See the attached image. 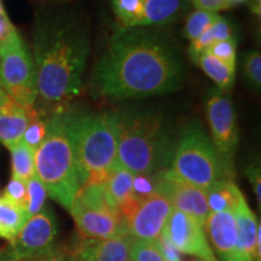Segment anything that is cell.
I'll return each instance as SVG.
<instances>
[{
  "label": "cell",
  "mask_w": 261,
  "mask_h": 261,
  "mask_svg": "<svg viewBox=\"0 0 261 261\" xmlns=\"http://www.w3.org/2000/svg\"><path fill=\"white\" fill-rule=\"evenodd\" d=\"M182 63L166 35L148 29L119 28L98 61L92 86L98 96L129 99L177 91Z\"/></svg>",
  "instance_id": "cell-1"
},
{
  "label": "cell",
  "mask_w": 261,
  "mask_h": 261,
  "mask_svg": "<svg viewBox=\"0 0 261 261\" xmlns=\"http://www.w3.org/2000/svg\"><path fill=\"white\" fill-rule=\"evenodd\" d=\"M39 112L50 115L67 107L83 89L90 40L83 25L54 19L39 25L33 39Z\"/></svg>",
  "instance_id": "cell-2"
},
{
  "label": "cell",
  "mask_w": 261,
  "mask_h": 261,
  "mask_svg": "<svg viewBox=\"0 0 261 261\" xmlns=\"http://www.w3.org/2000/svg\"><path fill=\"white\" fill-rule=\"evenodd\" d=\"M115 113L116 166L133 174L152 175L169 168L177 140L171 122L158 110L127 108Z\"/></svg>",
  "instance_id": "cell-3"
},
{
  "label": "cell",
  "mask_w": 261,
  "mask_h": 261,
  "mask_svg": "<svg viewBox=\"0 0 261 261\" xmlns=\"http://www.w3.org/2000/svg\"><path fill=\"white\" fill-rule=\"evenodd\" d=\"M35 174L47 195L69 211L83 185L71 130V110L67 107L47 116L44 142L35 151Z\"/></svg>",
  "instance_id": "cell-4"
},
{
  "label": "cell",
  "mask_w": 261,
  "mask_h": 261,
  "mask_svg": "<svg viewBox=\"0 0 261 261\" xmlns=\"http://www.w3.org/2000/svg\"><path fill=\"white\" fill-rule=\"evenodd\" d=\"M71 130L83 184H106L116 163L115 113L71 110Z\"/></svg>",
  "instance_id": "cell-5"
},
{
  "label": "cell",
  "mask_w": 261,
  "mask_h": 261,
  "mask_svg": "<svg viewBox=\"0 0 261 261\" xmlns=\"http://www.w3.org/2000/svg\"><path fill=\"white\" fill-rule=\"evenodd\" d=\"M168 169L175 177L204 191L234 178V168L224 161L197 121L182 129Z\"/></svg>",
  "instance_id": "cell-6"
},
{
  "label": "cell",
  "mask_w": 261,
  "mask_h": 261,
  "mask_svg": "<svg viewBox=\"0 0 261 261\" xmlns=\"http://www.w3.org/2000/svg\"><path fill=\"white\" fill-rule=\"evenodd\" d=\"M0 85L18 104L32 110L38 100L34 62L18 32L0 45Z\"/></svg>",
  "instance_id": "cell-7"
},
{
  "label": "cell",
  "mask_w": 261,
  "mask_h": 261,
  "mask_svg": "<svg viewBox=\"0 0 261 261\" xmlns=\"http://www.w3.org/2000/svg\"><path fill=\"white\" fill-rule=\"evenodd\" d=\"M57 221L50 208H42L25 221L14 240L0 249V261H19L38 256L56 244Z\"/></svg>",
  "instance_id": "cell-8"
},
{
  "label": "cell",
  "mask_w": 261,
  "mask_h": 261,
  "mask_svg": "<svg viewBox=\"0 0 261 261\" xmlns=\"http://www.w3.org/2000/svg\"><path fill=\"white\" fill-rule=\"evenodd\" d=\"M212 142L224 161L233 167L238 144L236 112L230 96L219 89H211L205 99Z\"/></svg>",
  "instance_id": "cell-9"
},
{
  "label": "cell",
  "mask_w": 261,
  "mask_h": 261,
  "mask_svg": "<svg viewBox=\"0 0 261 261\" xmlns=\"http://www.w3.org/2000/svg\"><path fill=\"white\" fill-rule=\"evenodd\" d=\"M152 177L156 194L165 196L174 210L190 215L204 226L205 220L211 213L204 190L175 177L169 169L155 173Z\"/></svg>",
  "instance_id": "cell-10"
},
{
  "label": "cell",
  "mask_w": 261,
  "mask_h": 261,
  "mask_svg": "<svg viewBox=\"0 0 261 261\" xmlns=\"http://www.w3.org/2000/svg\"><path fill=\"white\" fill-rule=\"evenodd\" d=\"M203 227L190 215L173 210L162 233L178 252L194 255L203 261H219Z\"/></svg>",
  "instance_id": "cell-11"
},
{
  "label": "cell",
  "mask_w": 261,
  "mask_h": 261,
  "mask_svg": "<svg viewBox=\"0 0 261 261\" xmlns=\"http://www.w3.org/2000/svg\"><path fill=\"white\" fill-rule=\"evenodd\" d=\"M174 208L165 196L154 194L140 202L138 210L127 223L133 240L155 243Z\"/></svg>",
  "instance_id": "cell-12"
},
{
  "label": "cell",
  "mask_w": 261,
  "mask_h": 261,
  "mask_svg": "<svg viewBox=\"0 0 261 261\" xmlns=\"http://www.w3.org/2000/svg\"><path fill=\"white\" fill-rule=\"evenodd\" d=\"M69 212L79 237L84 240H110L128 234L127 223L119 212L85 210L76 205H71Z\"/></svg>",
  "instance_id": "cell-13"
},
{
  "label": "cell",
  "mask_w": 261,
  "mask_h": 261,
  "mask_svg": "<svg viewBox=\"0 0 261 261\" xmlns=\"http://www.w3.org/2000/svg\"><path fill=\"white\" fill-rule=\"evenodd\" d=\"M219 261H247L237 241L236 220L231 212L210 213L204 224Z\"/></svg>",
  "instance_id": "cell-14"
},
{
  "label": "cell",
  "mask_w": 261,
  "mask_h": 261,
  "mask_svg": "<svg viewBox=\"0 0 261 261\" xmlns=\"http://www.w3.org/2000/svg\"><path fill=\"white\" fill-rule=\"evenodd\" d=\"M133 238L127 236L110 240H84L70 248L74 261H128Z\"/></svg>",
  "instance_id": "cell-15"
},
{
  "label": "cell",
  "mask_w": 261,
  "mask_h": 261,
  "mask_svg": "<svg viewBox=\"0 0 261 261\" xmlns=\"http://www.w3.org/2000/svg\"><path fill=\"white\" fill-rule=\"evenodd\" d=\"M32 110H27L10 96L0 106V142L6 148H14L21 142Z\"/></svg>",
  "instance_id": "cell-16"
},
{
  "label": "cell",
  "mask_w": 261,
  "mask_h": 261,
  "mask_svg": "<svg viewBox=\"0 0 261 261\" xmlns=\"http://www.w3.org/2000/svg\"><path fill=\"white\" fill-rule=\"evenodd\" d=\"M205 194H207V203L211 213H223V212L233 213L241 202L246 200L233 179L218 182L210 190L205 191Z\"/></svg>",
  "instance_id": "cell-17"
},
{
  "label": "cell",
  "mask_w": 261,
  "mask_h": 261,
  "mask_svg": "<svg viewBox=\"0 0 261 261\" xmlns=\"http://www.w3.org/2000/svg\"><path fill=\"white\" fill-rule=\"evenodd\" d=\"M184 8V0H144L139 27L163 25L174 21Z\"/></svg>",
  "instance_id": "cell-18"
},
{
  "label": "cell",
  "mask_w": 261,
  "mask_h": 261,
  "mask_svg": "<svg viewBox=\"0 0 261 261\" xmlns=\"http://www.w3.org/2000/svg\"><path fill=\"white\" fill-rule=\"evenodd\" d=\"M191 60L218 85L219 90L226 92L227 90H230L233 86L234 68L228 67L224 62L207 54V52H202V54L197 55Z\"/></svg>",
  "instance_id": "cell-19"
},
{
  "label": "cell",
  "mask_w": 261,
  "mask_h": 261,
  "mask_svg": "<svg viewBox=\"0 0 261 261\" xmlns=\"http://www.w3.org/2000/svg\"><path fill=\"white\" fill-rule=\"evenodd\" d=\"M28 219L29 217L23 207L0 197V238L9 242L14 240Z\"/></svg>",
  "instance_id": "cell-20"
},
{
  "label": "cell",
  "mask_w": 261,
  "mask_h": 261,
  "mask_svg": "<svg viewBox=\"0 0 261 261\" xmlns=\"http://www.w3.org/2000/svg\"><path fill=\"white\" fill-rule=\"evenodd\" d=\"M133 178L135 174L127 169L114 166L106 181V191L114 204L119 208L127 198L133 195Z\"/></svg>",
  "instance_id": "cell-21"
},
{
  "label": "cell",
  "mask_w": 261,
  "mask_h": 261,
  "mask_svg": "<svg viewBox=\"0 0 261 261\" xmlns=\"http://www.w3.org/2000/svg\"><path fill=\"white\" fill-rule=\"evenodd\" d=\"M11 151L12 177L28 181L35 175V151L19 142L17 145L10 149Z\"/></svg>",
  "instance_id": "cell-22"
},
{
  "label": "cell",
  "mask_w": 261,
  "mask_h": 261,
  "mask_svg": "<svg viewBox=\"0 0 261 261\" xmlns=\"http://www.w3.org/2000/svg\"><path fill=\"white\" fill-rule=\"evenodd\" d=\"M112 4L120 28L139 27L144 0H112Z\"/></svg>",
  "instance_id": "cell-23"
},
{
  "label": "cell",
  "mask_w": 261,
  "mask_h": 261,
  "mask_svg": "<svg viewBox=\"0 0 261 261\" xmlns=\"http://www.w3.org/2000/svg\"><path fill=\"white\" fill-rule=\"evenodd\" d=\"M47 130V116L44 115L41 112H39L37 108L31 112L29 116V122L21 142H23L25 145L37 151L41 143L44 142L45 136Z\"/></svg>",
  "instance_id": "cell-24"
},
{
  "label": "cell",
  "mask_w": 261,
  "mask_h": 261,
  "mask_svg": "<svg viewBox=\"0 0 261 261\" xmlns=\"http://www.w3.org/2000/svg\"><path fill=\"white\" fill-rule=\"evenodd\" d=\"M219 17L220 16L217 12L196 10L187 19V23L184 27V35L189 40H191V42L197 40Z\"/></svg>",
  "instance_id": "cell-25"
},
{
  "label": "cell",
  "mask_w": 261,
  "mask_h": 261,
  "mask_svg": "<svg viewBox=\"0 0 261 261\" xmlns=\"http://www.w3.org/2000/svg\"><path fill=\"white\" fill-rule=\"evenodd\" d=\"M47 191L44 184L35 174L27 181V198H25L24 210L27 212L28 217L38 214L42 208H45V202H46Z\"/></svg>",
  "instance_id": "cell-26"
},
{
  "label": "cell",
  "mask_w": 261,
  "mask_h": 261,
  "mask_svg": "<svg viewBox=\"0 0 261 261\" xmlns=\"http://www.w3.org/2000/svg\"><path fill=\"white\" fill-rule=\"evenodd\" d=\"M129 260L132 261H165L155 243L133 240L130 244Z\"/></svg>",
  "instance_id": "cell-27"
},
{
  "label": "cell",
  "mask_w": 261,
  "mask_h": 261,
  "mask_svg": "<svg viewBox=\"0 0 261 261\" xmlns=\"http://www.w3.org/2000/svg\"><path fill=\"white\" fill-rule=\"evenodd\" d=\"M236 40L234 38L226 39V40H221L214 42L207 48V54L212 55V56L217 57L218 60L224 62L228 67L234 68L236 67Z\"/></svg>",
  "instance_id": "cell-28"
},
{
  "label": "cell",
  "mask_w": 261,
  "mask_h": 261,
  "mask_svg": "<svg viewBox=\"0 0 261 261\" xmlns=\"http://www.w3.org/2000/svg\"><path fill=\"white\" fill-rule=\"evenodd\" d=\"M244 75L250 85L259 89L261 84V56L259 52L249 51L244 56Z\"/></svg>",
  "instance_id": "cell-29"
},
{
  "label": "cell",
  "mask_w": 261,
  "mask_h": 261,
  "mask_svg": "<svg viewBox=\"0 0 261 261\" xmlns=\"http://www.w3.org/2000/svg\"><path fill=\"white\" fill-rule=\"evenodd\" d=\"M2 197H4L11 203L24 208L25 198H27V181L11 177Z\"/></svg>",
  "instance_id": "cell-30"
},
{
  "label": "cell",
  "mask_w": 261,
  "mask_h": 261,
  "mask_svg": "<svg viewBox=\"0 0 261 261\" xmlns=\"http://www.w3.org/2000/svg\"><path fill=\"white\" fill-rule=\"evenodd\" d=\"M133 195L140 201L145 200L155 192V181L152 175L135 174L133 178Z\"/></svg>",
  "instance_id": "cell-31"
},
{
  "label": "cell",
  "mask_w": 261,
  "mask_h": 261,
  "mask_svg": "<svg viewBox=\"0 0 261 261\" xmlns=\"http://www.w3.org/2000/svg\"><path fill=\"white\" fill-rule=\"evenodd\" d=\"M19 261H74V259L73 255H71L70 248H65L63 246H55L46 253Z\"/></svg>",
  "instance_id": "cell-32"
},
{
  "label": "cell",
  "mask_w": 261,
  "mask_h": 261,
  "mask_svg": "<svg viewBox=\"0 0 261 261\" xmlns=\"http://www.w3.org/2000/svg\"><path fill=\"white\" fill-rule=\"evenodd\" d=\"M155 244L158 246L160 252H161L165 261H181L180 254H179V252L175 249L174 246L169 242L168 238L166 237L162 232L160 234L158 240H156Z\"/></svg>",
  "instance_id": "cell-33"
},
{
  "label": "cell",
  "mask_w": 261,
  "mask_h": 261,
  "mask_svg": "<svg viewBox=\"0 0 261 261\" xmlns=\"http://www.w3.org/2000/svg\"><path fill=\"white\" fill-rule=\"evenodd\" d=\"M246 175L252 184L254 194H255L257 202H261V178H260V166L259 163L254 162L246 169Z\"/></svg>",
  "instance_id": "cell-34"
},
{
  "label": "cell",
  "mask_w": 261,
  "mask_h": 261,
  "mask_svg": "<svg viewBox=\"0 0 261 261\" xmlns=\"http://www.w3.org/2000/svg\"><path fill=\"white\" fill-rule=\"evenodd\" d=\"M191 3L197 10H204V11L211 12L230 9L227 0H191Z\"/></svg>",
  "instance_id": "cell-35"
},
{
  "label": "cell",
  "mask_w": 261,
  "mask_h": 261,
  "mask_svg": "<svg viewBox=\"0 0 261 261\" xmlns=\"http://www.w3.org/2000/svg\"><path fill=\"white\" fill-rule=\"evenodd\" d=\"M16 32L17 31H16L14 24L10 22V19L8 16H6V14L0 16V45L8 40V39Z\"/></svg>",
  "instance_id": "cell-36"
},
{
  "label": "cell",
  "mask_w": 261,
  "mask_h": 261,
  "mask_svg": "<svg viewBox=\"0 0 261 261\" xmlns=\"http://www.w3.org/2000/svg\"><path fill=\"white\" fill-rule=\"evenodd\" d=\"M246 2H247V0H227L228 6H230V8H232V6L241 5V4H243V3H246Z\"/></svg>",
  "instance_id": "cell-37"
},
{
  "label": "cell",
  "mask_w": 261,
  "mask_h": 261,
  "mask_svg": "<svg viewBox=\"0 0 261 261\" xmlns=\"http://www.w3.org/2000/svg\"><path fill=\"white\" fill-rule=\"evenodd\" d=\"M6 96H8V94H6V93H5V91L3 90L2 87H0V100H2V99H5Z\"/></svg>",
  "instance_id": "cell-38"
},
{
  "label": "cell",
  "mask_w": 261,
  "mask_h": 261,
  "mask_svg": "<svg viewBox=\"0 0 261 261\" xmlns=\"http://www.w3.org/2000/svg\"><path fill=\"white\" fill-rule=\"evenodd\" d=\"M2 15H5V10H4V8H3L2 0H0V16Z\"/></svg>",
  "instance_id": "cell-39"
},
{
  "label": "cell",
  "mask_w": 261,
  "mask_h": 261,
  "mask_svg": "<svg viewBox=\"0 0 261 261\" xmlns=\"http://www.w3.org/2000/svg\"><path fill=\"white\" fill-rule=\"evenodd\" d=\"M191 261H203V260H201V259H198V257H196V259H194V260H191Z\"/></svg>",
  "instance_id": "cell-40"
},
{
  "label": "cell",
  "mask_w": 261,
  "mask_h": 261,
  "mask_svg": "<svg viewBox=\"0 0 261 261\" xmlns=\"http://www.w3.org/2000/svg\"><path fill=\"white\" fill-rule=\"evenodd\" d=\"M6 97H8V96H6ZM5 99H6V98H5ZM5 99H2V100H0V106H2V104H3V102H4V100Z\"/></svg>",
  "instance_id": "cell-41"
},
{
  "label": "cell",
  "mask_w": 261,
  "mask_h": 261,
  "mask_svg": "<svg viewBox=\"0 0 261 261\" xmlns=\"http://www.w3.org/2000/svg\"><path fill=\"white\" fill-rule=\"evenodd\" d=\"M256 2H257V4H260V0H256Z\"/></svg>",
  "instance_id": "cell-42"
},
{
  "label": "cell",
  "mask_w": 261,
  "mask_h": 261,
  "mask_svg": "<svg viewBox=\"0 0 261 261\" xmlns=\"http://www.w3.org/2000/svg\"><path fill=\"white\" fill-rule=\"evenodd\" d=\"M128 261H132V260H129V259H128Z\"/></svg>",
  "instance_id": "cell-43"
}]
</instances>
